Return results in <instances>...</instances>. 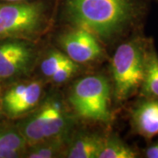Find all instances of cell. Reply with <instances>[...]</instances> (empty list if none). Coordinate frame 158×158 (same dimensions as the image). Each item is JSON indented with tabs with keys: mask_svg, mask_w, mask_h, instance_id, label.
I'll list each match as a JSON object with an SVG mask.
<instances>
[{
	"mask_svg": "<svg viewBox=\"0 0 158 158\" xmlns=\"http://www.w3.org/2000/svg\"><path fill=\"white\" fill-rule=\"evenodd\" d=\"M43 94L44 85L41 80H17L2 93V113L10 118L26 116L40 104Z\"/></svg>",
	"mask_w": 158,
	"mask_h": 158,
	"instance_id": "cell-7",
	"label": "cell"
},
{
	"mask_svg": "<svg viewBox=\"0 0 158 158\" xmlns=\"http://www.w3.org/2000/svg\"><path fill=\"white\" fill-rule=\"evenodd\" d=\"M138 94L140 97L158 99V53L151 39L146 49L143 79Z\"/></svg>",
	"mask_w": 158,
	"mask_h": 158,
	"instance_id": "cell-12",
	"label": "cell"
},
{
	"mask_svg": "<svg viewBox=\"0 0 158 158\" xmlns=\"http://www.w3.org/2000/svg\"><path fill=\"white\" fill-rule=\"evenodd\" d=\"M37 52L32 40H0V81L17 80L32 71Z\"/></svg>",
	"mask_w": 158,
	"mask_h": 158,
	"instance_id": "cell-6",
	"label": "cell"
},
{
	"mask_svg": "<svg viewBox=\"0 0 158 158\" xmlns=\"http://www.w3.org/2000/svg\"><path fill=\"white\" fill-rule=\"evenodd\" d=\"M104 137L90 132L78 133L70 138L65 156L68 158H97Z\"/></svg>",
	"mask_w": 158,
	"mask_h": 158,
	"instance_id": "cell-10",
	"label": "cell"
},
{
	"mask_svg": "<svg viewBox=\"0 0 158 158\" xmlns=\"http://www.w3.org/2000/svg\"><path fill=\"white\" fill-rule=\"evenodd\" d=\"M27 145L69 134L73 127V119L65 103L58 94L46 98L32 113L19 122Z\"/></svg>",
	"mask_w": 158,
	"mask_h": 158,
	"instance_id": "cell-3",
	"label": "cell"
},
{
	"mask_svg": "<svg viewBox=\"0 0 158 158\" xmlns=\"http://www.w3.org/2000/svg\"><path fill=\"white\" fill-rule=\"evenodd\" d=\"M145 0H65V16L98 40L119 39L137 27L146 11Z\"/></svg>",
	"mask_w": 158,
	"mask_h": 158,
	"instance_id": "cell-1",
	"label": "cell"
},
{
	"mask_svg": "<svg viewBox=\"0 0 158 158\" xmlns=\"http://www.w3.org/2000/svg\"><path fill=\"white\" fill-rule=\"evenodd\" d=\"M80 70H81V65L72 61L56 71L51 76L48 81L56 85H62L68 82L69 80H70Z\"/></svg>",
	"mask_w": 158,
	"mask_h": 158,
	"instance_id": "cell-16",
	"label": "cell"
},
{
	"mask_svg": "<svg viewBox=\"0 0 158 158\" xmlns=\"http://www.w3.org/2000/svg\"><path fill=\"white\" fill-rule=\"evenodd\" d=\"M139 154L117 135L104 137L97 158H135Z\"/></svg>",
	"mask_w": 158,
	"mask_h": 158,
	"instance_id": "cell-14",
	"label": "cell"
},
{
	"mask_svg": "<svg viewBox=\"0 0 158 158\" xmlns=\"http://www.w3.org/2000/svg\"><path fill=\"white\" fill-rule=\"evenodd\" d=\"M149 39L135 34L117 47L111 61L113 95L124 103L138 94L141 88L145 56Z\"/></svg>",
	"mask_w": 158,
	"mask_h": 158,
	"instance_id": "cell-2",
	"label": "cell"
},
{
	"mask_svg": "<svg viewBox=\"0 0 158 158\" xmlns=\"http://www.w3.org/2000/svg\"><path fill=\"white\" fill-rule=\"evenodd\" d=\"M27 148L17 126L0 125V158L24 157Z\"/></svg>",
	"mask_w": 158,
	"mask_h": 158,
	"instance_id": "cell-11",
	"label": "cell"
},
{
	"mask_svg": "<svg viewBox=\"0 0 158 158\" xmlns=\"http://www.w3.org/2000/svg\"><path fill=\"white\" fill-rule=\"evenodd\" d=\"M130 112V123L136 135L146 140L158 136V99L140 97Z\"/></svg>",
	"mask_w": 158,
	"mask_h": 158,
	"instance_id": "cell-9",
	"label": "cell"
},
{
	"mask_svg": "<svg viewBox=\"0 0 158 158\" xmlns=\"http://www.w3.org/2000/svg\"><path fill=\"white\" fill-rule=\"evenodd\" d=\"M48 23V7L42 0L0 2V40H33Z\"/></svg>",
	"mask_w": 158,
	"mask_h": 158,
	"instance_id": "cell-4",
	"label": "cell"
},
{
	"mask_svg": "<svg viewBox=\"0 0 158 158\" xmlns=\"http://www.w3.org/2000/svg\"><path fill=\"white\" fill-rule=\"evenodd\" d=\"M70 62H72V60L62 51L50 50L40 62V70L43 77L48 80L56 71Z\"/></svg>",
	"mask_w": 158,
	"mask_h": 158,
	"instance_id": "cell-15",
	"label": "cell"
},
{
	"mask_svg": "<svg viewBox=\"0 0 158 158\" xmlns=\"http://www.w3.org/2000/svg\"><path fill=\"white\" fill-rule=\"evenodd\" d=\"M70 135L69 133L28 146L24 157L55 158L61 157L62 155L65 156Z\"/></svg>",
	"mask_w": 158,
	"mask_h": 158,
	"instance_id": "cell-13",
	"label": "cell"
},
{
	"mask_svg": "<svg viewBox=\"0 0 158 158\" xmlns=\"http://www.w3.org/2000/svg\"><path fill=\"white\" fill-rule=\"evenodd\" d=\"M1 96H2V92L0 90V114L2 113V106H1Z\"/></svg>",
	"mask_w": 158,
	"mask_h": 158,
	"instance_id": "cell-19",
	"label": "cell"
},
{
	"mask_svg": "<svg viewBox=\"0 0 158 158\" xmlns=\"http://www.w3.org/2000/svg\"><path fill=\"white\" fill-rule=\"evenodd\" d=\"M62 51L78 64L94 62L104 56V49L99 40L88 30L81 27L67 31L60 36Z\"/></svg>",
	"mask_w": 158,
	"mask_h": 158,
	"instance_id": "cell-8",
	"label": "cell"
},
{
	"mask_svg": "<svg viewBox=\"0 0 158 158\" xmlns=\"http://www.w3.org/2000/svg\"><path fill=\"white\" fill-rule=\"evenodd\" d=\"M112 93V85L105 76L90 75L74 84L69 100L79 117L108 124L113 120Z\"/></svg>",
	"mask_w": 158,
	"mask_h": 158,
	"instance_id": "cell-5",
	"label": "cell"
},
{
	"mask_svg": "<svg viewBox=\"0 0 158 158\" xmlns=\"http://www.w3.org/2000/svg\"><path fill=\"white\" fill-rule=\"evenodd\" d=\"M144 155L147 158H158V141L149 145L145 149Z\"/></svg>",
	"mask_w": 158,
	"mask_h": 158,
	"instance_id": "cell-17",
	"label": "cell"
},
{
	"mask_svg": "<svg viewBox=\"0 0 158 158\" xmlns=\"http://www.w3.org/2000/svg\"><path fill=\"white\" fill-rule=\"evenodd\" d=\"M20 1H27V0H0V2H20Z\"/></svg>",
	"mask_w": 158,
	"mask_h": 158,
	"instance_id": "cell-18",
	"label": "cell"
}]
</instances>
